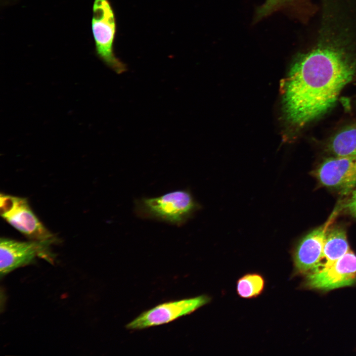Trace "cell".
Wrapping results in <instances>:
<instances>
[{
    "instance_id": "3",
    "label": "cell",
    "mask_w": 356,
    "mask_h": 356,
    "mask_svg": "<svg viewBox=\"0 0 356 356\" xmlns=\"http://www.w3.org/2000/svg\"><path fill=\"white\" fill-rule=\"evenodd\" d=\"M92 30L96 52L99 58L117 74L126 72V64L117 58L114 52L116 23L113 10L108 0H94Z\"/></svg>"
},
{
    "instance_id": "10",
    "label": "cell",
    "mask_w": 356,
    "mask_h": 356,
    "mask_svg": "<svg viewBox=\"0 0 356 356\" xmlns=\"http://www.w3.org/2000/svg\"><path fill=\"white\" fill-rule=\"evenodd\" d=\"M349 250L345 230L339 226L329 227L325 235L321 260L313 270L309 273L319 271L332 265Z\"/></svg>"
},
{
    "instance_id": "8",
    "label": "cell",
    "mask_w": 356,
    "mask_h": 356,
    "mask_svg": "<svg viewBox=\"0 0 356 356\" xmlns=\"http://www.w3.org/2000/svg\"><path fill=\"white\" fill-rule=\"evenodd\" d=\"M314 175L322 185L346 194L356 185V157L328 158L317 168Z\"/></svg>"
},
{
    "instance_id": "14",
    "label": "cell",
    "mask_w": 356,
    "mask_h": 356,
    "mask_svg": "<svg viewBox=\"0 0 356 356\" xmlns=\"http://www.w3.org/2000/svg\"><path fill=\"white\" fill-rule=\"evenodd\" d=\"M346 207L352 216L356 217V189L352 192Z\"/></svg>"
},
{
    "instance_id": "4",
    "label": "cell",
    "mask_w": 356,
    "mask_h": 356,
    "mask_svg": "<svg viewBox=\"0 0 356 356\" xmlns=\"http://www.w3.org/2000/svg\"><path fill=\"white\" fill-rule=\"evenodd\" d=\"M0 213L11 226L31 240L56 241L54 235L35 215L26 198L1 194Z\"/></svg>"
},
{
    "instance_id": "7",
    "label": "cell",
    "mask_w": 356,
    "mask_h": 356,
    "mask_svg": "<svg viewBox=\"0 0 356 356\" xmlns=\"http://www.w3.org/2000/svg\"><path fill=\"white\" fill-rule=\"evenodd\" d=\"M356 282V255L350 250L332 265L306 274L304 285L328 291L352 286Z\"/></svg>"
},
{
    "instance_id": "1",
    "label": "cell",
    "mask_w": 356,
    "mask_h": 356,
    "mask_svg": "<svg viewBox=\"0 0 356 356\" xmlns=\"http://www.w3.org/2000/svg\"><path fill=\"white\" fill-rule=\"evenodd\" d=\"M356 71L353 59L332 47L319 46L299 55L283 83L287 120L301 127L324 115L334 105Z\"/></svg>"
},
{
    "instance_id": "5",
    "label": "cell",
    "mask_w": 356,
    "mask_h": 356,
    "mask_svg": "<svg viewBox=\"0 0 356 356\" xmlns=\"http://www.w3.org/2000/svg\"><path fill=\"white\" fill-rule=\"evenodd\" d=\"M211 298L206 295L160 304L142 312L128 323L126 329L140 330L171 322L188 315L208 304Z\"/></svg>"
},
{
    "instance_id": "13",
    "label": "cell",
    "mask_w": 356,
    "mask_h": 356,
    "mask_svg": "<svg viewBox=\"0 0 356 356\" xmlns=\"http://www.w3.org/2000/svg\"><path fill=\"white\" fill-rule=\"evenodd\" d=\"M291 0H266L265 3L257 11L258 19L267 16L281 8Z\"/></svg>"
},
{
    "instance_id": "2",
    "label": "cell",
    "mask_w": 356,
    "mask_h": 356,
    "mask_svg": "<svg viewBox=\"0 0 356 356\" xmlns=\"http://www.w3.org/2000/svg\"><path fill=\"white\" fill-rule=\"evenodd\" d=\"M198 207L188 190L180 189L158 197L138 199L134 202V212L143 219L180 226L187 222Z\"/></svg>"
},
{
    "instance_id": "9",
    "label": "cell",
    "mask_w": 356,
    "mask_h": 356,
    "mask_svg": "<svg viewBox=\"0 0 356 356\" xmlns=\"http://www.w3.org/2000/svg\"><path fill=\"white\" fill-rule=\"evenodd\" d=\"M331 222L329 219L303 237L294 249L293 259L297 273L307 274L319 263L322 256L326 232Z\"/></svg>"
},
{
    "instance_id": "6",
    "label": "cell",
    "mask_w": 356,
    "mask_h": 356,
    "mask_svg": "<svg viewBox=\"0 0 356 356\" xmlns=\"http://www.w3.org/2000/svg\"><path fill=\"white\" fill-rule=\"evenodd\" d=\"M55 241H17L7 238L0 240V274L2 277L19 267L28 265L37 258L53 262L49 246Z\"/></svg>"
},
{
    "instance_id": "12",
    "label": "cell",
    "mask_w": 356,
    "mask_h": 356,
    "mask_svg": "<svg viewBox=\"0 0 356 356\" xmlns=\"http://www.w3.org/2000/svg\"><path fill=\"white\" fill-rule=\"evenodd\" d=\"M265 280L258 273H249L241 276L237 281L238 295L244 299H252L260 296L264 291Z\"/></svg>"
},
{
    "instance_id": "11",
    "label": "cell",
    "mask_w": 356,
    "mask_h": 356,
    "mask_svg": "<svg viewBox=\"0 0 356 356\" xmlns=\"http://www.w3.org/2000/svg\"><path fill=\"white\" fill-rule=\"evenodd\" d=\"M329 148L335 156L356 157V124L336 134L330 141Z\"/></svg>"
}]
</instances>
